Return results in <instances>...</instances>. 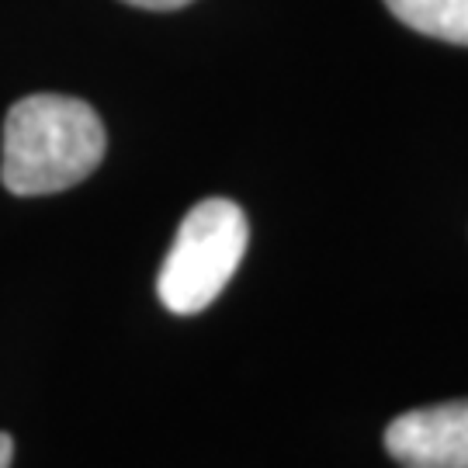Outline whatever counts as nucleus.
I'll list each match as a JSON object with an SVG mask.
<instances>
[{"instance_id":"6","label":"nucleus","mask_w":468,"mask_h":468,"mask_svg":"<svg viewBox=\"0 0 468 468\" xmlns=\"http://www.w3.org/2000/svg\"><path fill=\"white\" fill-rule=\"evenodd\" d=\"M11 458H15V441L0 434V468H11Z\"/></svg>"},{"instance_id":"4","label":"nucleus","mask_w":468,"mask_h":468,"mask_svg":"<svg viewBox=\"0 0 468 468\" xmlns=\"http://www.w3.org/2000/svg\"><path fill=\"white\" fill-rule=\"evenodd\" d=\"M406 28L452 46H468V0H385Z\"/></svg>"},{"instance_id":"3","label":"nucleus","mask_w":468,"mask_h":468,"mask_svg":"<svg viewBox=\"0 0 468 468\" xmlns=\"http://www.w3.org/2000/svg\"><path fill=\"white\" fill-rule=\"evenodd\" d=\"M385 452L399 468H468V399L396 417L385 427Z\"/></svg>"},{"instance_id":"2","label":"nucleus","mask_w":468,"mask_h":468,"mask_svg":"<svg viewBox=\"0 0 468 468\" xmlns=\"http://www.w3.org/2000/svg\"><path fill=\"white\" fill-rule=\"evenodd\" d=\"M250 226L229 198H205L185 216L156 278L160 302L177 316H195L222 295L247 253Z\"/></svg>"},{"instance_id":"1","label":"nucleus","mask_w":468,"mask_h":468,"mask_svg":"<svg viewBox=\"0 0 468 468\" xmlns=\"http://www.w3.org/2000/svg\"><path fill=\"white\" fill-rule=\"evenodd\" d=\"M108 135L98 112L63 94L17 101L4 122L0 181L11 195H56L87 181L101 167Z\"/></svg>"},{"instance_id":"5","label":"nucleus","mask_w":468,"mask_h":468,"mask_svg":"<svg viewBox=\"0 0 468 468\" xmlns=\"http://www.w3.org/2000/svg\"><path fill=\"white\" fill-rule=\"evenodd\" d=\"M133 7H143V11H177V7H187L191 0H125Z\"/></svg>"}]
</instances>
